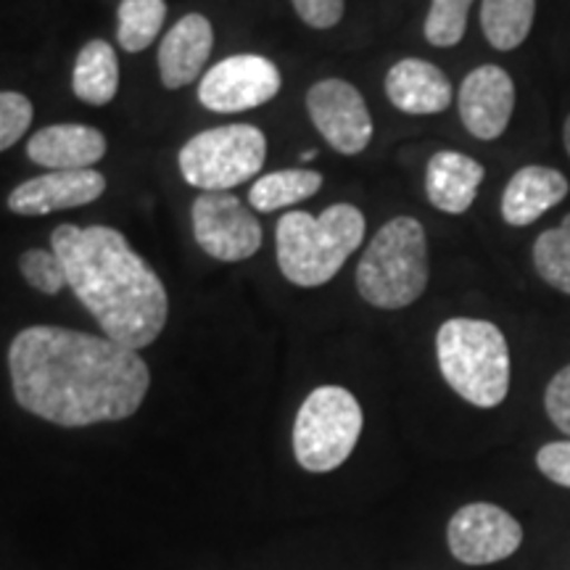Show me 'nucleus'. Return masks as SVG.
Instances as JSON below:
<instances>
[{"mask_svg":"<svg viewBox=\"0 0 570 570\" xmlns=\"http://www.w3.org/2000/svg\"><path fill=\"white\" fill-rule=\"evenodd\" d=\"M32 101L21 92H0V151L24 138L32 125Z\"/></svg>","mask_w":570,"mask_h":570,"instance_id":"nucleus-26","label":"nucleus"},{"mask_svg":"<svg viewBox=\"0 0 570 570\" xmlns=\"http://www.w3.org/2000/svg\"><path fill=\"white\" fill-rule=\"evenodd\" d=\"M362 407L352 391L320 386L304 399L294 425V452L309 473H331L352 458L362 433Z\"/></svg>","mask_w":570,"mask_h":570,"instance_id":"nucleus-6","label":"nucleus"},{"mask_svg":"<svg viewBox=\"0 0 570 570\" xmlns=\"http://www.w3.org/2000/svg\"><path fill=\"white\" fill-rule=\"evenodd\" d=\"M304 24L312 30H331L344 19L346 0H291Z\"/></svg>","mask_w":570,"mask_h":570,"instance_id":"nucleus-28","label":"nucleus"},{"mask_svg":"<svg viewBox=\"0 0 570 570\" xmlns=\"http://www.w3.org/2000/svg\"><path fill=\"white\" fill-rule=\"evenodd\" d=\"M537 0H483L481 30L497 51H515L531 35Z\"/></svg>","mask_w":570,"mask_h":570,"instance_id":"nucleus-20","label":"nucleus"},{"mask_svg":"<svg viewBox=\"0 0 570 570\" xmlns=\"http://www.w3.org/2000/svg\"><path fill=\"white\" fill-rule=\"evenodd\" d=\"M298 159H302V161L317 159V148H309V151H302V156H298Z\"/></svg>","mask_w":570,"mask_h":570,"instance_id":"nucleus-31","label":"nucleus"},{"mask_svg":"<svg viewBox=\"0 0 570 570\" xmlns=\"http://www.w3.org/2000/svg\"><path fill=\"white\" fill-rule=\"evenodd\" d=\"M537 465L552 483L570 489V441H552L541 446Z\"/></svg>","mask_w":570,"mask_h":570,"instance_id":"nucleus-29","label":"nucleus"},{"mask_svg":"<svg viewBox=\"0 0 570 570\" xmlns=\"http://www.w3.org/2000/svg\"><path fill=\"white\" fill-rule=\"evenodd\" d=\"M306 111L317 132L344 156L362 154L373 140V117L362 92L346 80H320L306 92Z\"/></svg>","mask_w":570,"mask_h":570,"instance_id":"nucleus-11","label":"nucleus"},{"mask_svg":"<svg viewBox=\"0 0 570 570\" xmlns=\"http://www.w3.org/2000/svg\"><path fill=\"white\" fill-rule=\"evenodd\" d=\"M323 188V175L315 169H277L259 177L248 190V204L256 212H277L288 209L298 202H306Z\"/></svg>","mask_w":570,"mask_h":570,"instance_id":"nucleus-21","label":"nucleus"},{"mask_svg":"<svg viewBox=\"0 0 570 570\" xmlns=\"http://www.w3.org/2000/svg\"><path fill=\"white\" fill-rule=\"evenodd\" d=\"M533 267L541 281L570 296V214L558 227H550L533 244Z\"/></svg>","mask_w":570,"mask_h":570,"instance_id":"nucleus-23","label":"nucleus"},{"mask_svg":"<svg viewBox=\"0 0 570 570\" xmlns=\"http://www.w3.org/2000/svg\"><path fill=\"white\" fill-rule=\"evenodd\" d=\"M428 238L415 217H396L373 235L356 265V291L377 309H404L425 294Z\"/></svg>","mask_w":570,"mask_h":570,"instance_id":"nucleus-5","label":"nucleus"},{"mask_svg":"<svg viewBox=\"0 0 570 570\" xmlns=\"http://www.w3.org/2000/svg\"><path fill=\"white\" fill-rule=\"evenodd\" d=\"M365 240V214L352 204H333L312 217L309 212H285L277 223V265L288 283L317 288L341 273L346 259Z\"/></svg>","mask_w":570,"mask_h":570,"instance_id":"nucleus-3","label":"nucleus"},{"mask_svg":"<svg viewBox=\"0 0 570 570\" xmlns=\"http://www.w3.org/2000/svg\"><path fill=\"white\" fill-rule=\"evenodd\" d=\"M196 244L212 259L244 262L262 248V225L252 209L230 194H202L194 202Z\"/></svg>","mask_w":570,"mask_h":570,"instance_id":"nucleus-9","label":"nucleus"},{"mask_svg":"<svg viewBox=\"0 0 570 570\" xmlns=\"http://www.w3.org/2000/svg\"><path fill=\"white\" fill-rule=\"evenodd\" d=\"M544 407L554 428L570 436V365L562 367L550 381L544 394Z\"/></svg>","mask_w":570,"mask_h":570,"instance_id":"nucleus-27","label":"nucleus"},{"mask_svg":"<svg viewBox=\"0 0 570 570\" xmlns=\"http://www.w3.org/2000/svg\"><path fill=\"white\" fill-rule=\"evenodd\" d=\"M458 109L462 125L473 138H502L515 111V82L497 63H483L462 80Z\"/></svg>","mask_w":570,"mask_h":570,"instance_id":"nucleus-12","label":"nucleus"},{"mask_svg":"<svg viewBox=\"0 0 570 570\" xmlns=\"http://www.w3.org/2000/svg\"><path fill=\"white\" fill-rule=\"evenodd\" d=\"M281 88V69L273 61L256 53H238L206 71L198 85V101L209 111L238 114L273 101Z\"/></svg>","mask_w":570,"mask_h":570,"instance_id":"nucleus-8","label":"nucleus"},{"mask_svg":"<svg viewBox=\"0 0 570 570\" xmlns=\"http://www.w3.org/2000/svg\"><path fill=\"white\" fill-rule=\"evenodd\" d=\"M9 370L21 407L61 428L127 420L151 386L138 352L56 325L24 327L11 341Z\"/></svg>","mask_w":570,"mask_h":570,"instance_id":"nucleus-1","label":"nucleus"},{"mask_svg":"<svg viewBox=\"0 0 570 570\" xmlns=\"http://www.w3.org/2000/svg\"><path fill=\"white\" fill-rule=\"evenodd\" d=\"M71 294L101 325L104 336L132 352L151 346L167 325V288L114 227L59 225L51 235Z\"/></svg>","mask_w":570,"mask_h":570,"instance_id":"nucleus-2","label":"nucleus"},{"mask_svg":"<svg viewBox=\"0 0 570 570\" xmlns=\"http://www.w3.org/2000/svg\"><path fill=\"white\" fill-rule=\"evenodd\" d=\"M19 269L24 275V281L35 291H40V294L56 296L63 288H69L67 269H63L53 248H30V252H24L19 259Z\"/></svg>","mask_w":570,"mask_h":570,"instance_id":"nucleus-25","label":"nucleus"},{"mask_svg":"<svg viewBox=\"0 0 570 570\" xmlns=\"http://www.w3.org/2000/svg\"><path fill=\"white\" fill-rule=\"evenodd\" d=\"M71 90L80 101L90 106H106L119 90V63L117 53L106 40H90L77 53L75 71H71Z\"/></svg>","mask_w":570,"mask_h":570,"instance_id":"nucleus-19","label":"nucleus"},{"mask_svg":"<svg viewBox=\"0 0 570 570\" xmlns=\"http://www.w3.org/2000/svg\"><path fill=\"white\" fill-rule=\"evenodd\" d=\"M106 177L98 169H56V173L32 177L11 190L9 209L21 217L77 209L104 196Z\"/></svg>","mask_w":570,"mask_h":570,"instance_id":"nucleus-13","label":"nucleus"},{"mask_svg":"<svg viewBox=\"0 0 570 570\" xmlns=\"http://www.w3.org/2000/svg\"><path fill=\"white\" fill-rule=\"evenodd\" d=\"M214 46L212 21L204 13H188L164 35L159 46V71L164 88L177 90L196 80L204 71Z\"/></svg>","mask_w":570,"mask_h":570,"instance_id":"nucleus-16","label":"nucleus"},{"mask_svg":"<svg viewBox=\"0 0 570 570\" xmlns=\"http://www.w3.org/2000/svg\"><path fill=\"white\" fill-rule=\"evenodd\" d=\"M449 550L465 566H491L508 560L523 544V529L508 510L489 502L465 504L446 529Z\"/></svg>","mask_w":570,"mask_h":570,"instance_id":"nucleus-10","label":"nucleus"},{"mask_svg":"<svg viewBox=\"0 0 570 570\" xmlns=\"http://www.w3.org/2000/svg\"><path fill=\"white\" fill-rule=\"evenodd\" d=\"M487 169L473 156L460 151H439L425 169L428 202L446 214H465L473 206Z\"/></svg>","mask_w":570,"mask_h":570,"instance_id":"nucleus-18","label":"nucleus"},{"mask_svg":"<svg viewBox=\"0 0 570 570\" xmlns=\"http://www.w3.org/2000/svg\"><path fill=\"white\" fill-rule=\"evenodd\" d=\"M167 3L164 0H122L117 11V38L127 53L146 51L159 38Z\"/></svg>","mask_w":570,"mask_h":570,"instance_id":"nucleus-22","label":"nucleus"},{"mask_svg":"<svg viewBox=\"0 0 570 570\" xmlns=\"http://www.w3.org/2000/svg\"><path fill=\"white\" fill-rule=\"evenodd\" d=\"M386 96L394 109L410 117L446 111L454 101L449 77L436 63L423 59H402L389 69Z\"/></svg>","mask_w":570,"mask_h":570,"instance_id":"nucleus-14","label":"nucleus"},{"mask_svg":"<svg viewBox=\"0 0 570 570\" xmlns=\"http://www.w3.org/2000/svg\"><path fill=\"white\" fill-rule=\"evenodd\" d=\"M267 161V138L254 125H225L204 130L180 148L185 183L204 194H227L254 180Z\"/></svg>","mask_w":570,"mask_h":570,"instance_id":"nucleus-7","label":"nucleus"},{"mask_svg":"<svg viewBox=\"0 0 570 570\" xmlns=\"http://www.w3.org/2000/svg\"><path fill=\"white\" fill-rule=\"evenodd\" d=\"M473 0H431L425 17V40L436 48H452L465 38L468 13Z\"/></svg>","mask_w":570,"mask_h":570,"instance_id":"nucleus-24","label":"nucleus"},{"mask_svg":"<svg viewBox=\"0 0 570 570\" xmlns=\"http://www.w3.org/2000/svg\"><path fill=\"white\" fill-rule=\"evenodd\" d=\"M562 142H566V151L570 156V114H568L566 125H562Z\"/></svg>","mask_w":570,"mask_h":570,"instance_id":"nucleus-30","label":"nucleus"},{"mask_svg":"<svg viewBox=\"0 0 570 570\" xmlns=\"http://www.w3.org/2000/svg\"><path fill=\"white\" fill-rule=\"evenodd\" d=\"M436 356L449 389L473 407L491 410L508 399V338L489 320H446L436 333Z\"/></svg>","mask_w":570,"mask_h":570,"instance_id":"nucleus-4","label":"nucleus"},{"mask_svg":"<svg viewBox=\"0 0 570 570\" xmlns=\"http://www.w3.org/2000/svg\"><path fill=\"white\" fill-rule=\"evenodd\" d=\"M106 154L101 130L88 125H51L35 132L27 142V156L40 167L51 169H92Z\"/></svg>","mask_w":570,"mask_h":570,"instance_id":"nucleus-17","label":"nucleus"},{"mask_svg":"<svg viewBox=\"0 0 570 570\" xmlns=\"http://www.w3.org/2000/svg\"><path fill=\"white\" fill-rule=\"evenodd\" d=\"M568 194L570 183L560 169L544 167V164H529V167H520L510 177L499 209H502V219L510 227H529L537 223L541 214L566 202Z\"/></svg>","mask_w":570,"mask_h":570,"instance_id":"nucleus-15","label":"nucleus"}]
</instances>
